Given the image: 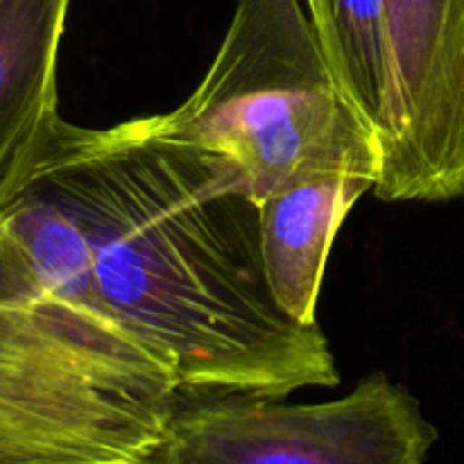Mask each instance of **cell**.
I'll return each mask as SVG.
<instances>
[{"instance_id": "obj_1", "label": "cell", "mask_w": 464, "mask_h": 464, "mask_svg": "<svg viewBox=\"0 0 464 464\" xmlns=\"http://www.w3.org/2000/svg\"><path fill=\"white\" fill-rule=\"evenodd\" d=\"M34 175L84 236L107 306L170 361L181 392L284 399L340 383L320 324L276 304L261 208L225 154L161 116L62 121Z\"/></svg>"}, {"instance_id": "obj_2", "label": "cell", "mask_w": 464, "mask_h": 464, "mask_svg": "<svg viewBox=\"0 0 464 464\" xmlns=\"http://www.w3.org/2000/svg\"><path fill=\"white\" fill-rule=\"evenodd\" d=\"M179 397L34 175L0 211V464H150Z\"/></svg>"}, {"instance_id": "obj_3", "label": "cell", "mask_w": 464, "mask_h": 464, "mask_svg": "<svg viewBox=\"0 0 464 464\" xmlns=\"http://www.w3.org/2000/svg\"><path fill=\"white\" fill-rule=\"evenodd\" d=\"M159 116L231 159L258 204L311 177L379 181V139L340 89L302 0H238L207 75Z\"/></svg>"}, {"instance_id": "obj_4", "label": "cell", "mask_w": 464, "mask_h": 464, "mask_svg": "<svg viewBox=\"0 0 464 464\" xmlns=\"http://www.w3.org/2000/svg\"><path fill=\"white\" fill-rule=\"evenodd\" d=\"M435 442L415 394L374 372L324 403L181 392L150 464H424Z\"/></svg>"}, {"instance_id": "obj_5", "label": "cell", "mask_w": 464, "mask_h": 464, "mask_svg": "<svg viewBox=\"0 0 464 464\" xmlns=\"http://www.w3.org/2000/svg\"><path fill=\"white\" fill-rule=\"evenodd\" d=\"M390 95L381 134L383 202L464 195V0H383Z\"/></svg>"}, {"instance_id": "obj_6", "label": "cell", "mask_w": 464, "mask_h": 464, "mask_svg": "<svg viewBox=\"0 0 464 464\" xmlns=\"http://www.w3.org/2000/svg\"><path fill=\"white\" fill-rule=\"evenodd\" d=\"M72 0H0V211L44 163L59 125L57 63Z\"/></svg>"}, {"instance_id": "obj_7", "label": "cell", "mask_w": 464, "mask_h": 464, "mask_svg": "<svg viewBox=\"0 0 464 464\" xmlns=\"http://www.w3.org/2000/svg\"><path fill=\"white\" fill-rule=\"evenodd\" d=\"M370 179L324 175L263 199L261 252L276 304L299 324H317V302L331 245Z\"/></svg>"}, {"instance_id": "obj_8", "label": "cell", "mask_w": 464, "mask_h": 464, "mask_svg": "<svg viewBox=\"0 0 464 464\" xmlns=\"http://www.w3.org/2000/svg\"><path fill=\"white\" fill-rule=\"evenodd\" d=\"M311 21L340 89L381 145L390 95L383 0H322Z\"/></svg>"}, {"instance_id": "obj_9", "label": "cell", "mask_w": 464, "mask_h": 464, "mask_svg": "<svg viewBox=\"0 0 464 464\" xmlns=\"http://www.w3.org/2000/svg\"><path fill=\"white\" fill-rule=\"evenodd\" d=\"M320 5H322V0H306V7H308V14H311V18L315 16L317 9H320Z\"/></svg>"}]
</instances>
